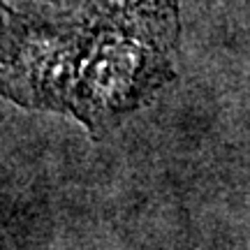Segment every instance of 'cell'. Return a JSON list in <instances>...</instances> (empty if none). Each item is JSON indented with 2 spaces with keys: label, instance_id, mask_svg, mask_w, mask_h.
<instances>
[{
  "label": "cell",
  "instance_id": "obj_1",
  "mask_svg": "<svg viewBox=\"0 0 250 250\" xmlns=\"http://www.w3.org/2000/svg\"><path fill=\"white\" fill-rule=\"evenodd\" d=\"M98 19L86 12L23 14L5 9L2 93L17 104L70 111L74 83Z\"/></svg>",
  "mask_w": 250,
  "mask_h": 250
},
{
  "label": "cell",
  "instance_id": "obj_2",
  "mask_svg": "<svg viewBox=\"0 0 250 250\" xmlns=\"http://www.w3.org/2000/svg\"><path fill=\"white\" fill-rule=\"evenodd\" d=\"M169 79L167 49L125 28L98 21L81 61L70 114L93 137H100L125 114L151 102Z\"/></svg>",
  "mask_w": 250,
  "mask_h": 250
},
{
  "label": "cell",
  "instance_id": "obj_3",
  "mask_svg": "<svg viewBox=\"0 0 250 250\" xmlns=\"http://www.w3.org/2000/svg\"><path fill=\"white\" fill-rule=\"evenodd\" d=\"M88 12L98 21L125 28L167 51L179 42L176 0H88Z\"/></svg>",
  "mask_w": 250,
  "mask_h": 250
}]
</instances>
